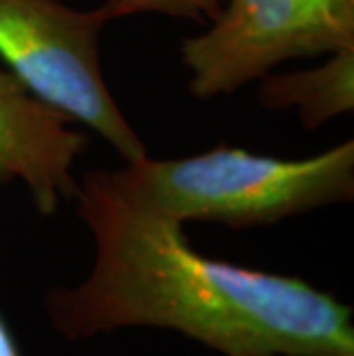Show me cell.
Segmentation results:
<instances>
[{
	"instance_id": "obj_8",
	"label": "cell",
	"mask_w": 354,
	"mask_h": 356,
	"mask_svg": "<svg viewBox=\"0 0 354 356\" xmlns=\"http://www.w3.org/2000/svg\"><path fill=\"white\" fill-rule=\"evenodd\" d=\"M0 356H21L17 338H14L12 329L7 327L3 313H0Z\"/></svg>"
},
{
	"instance_id": "obj_1",
	"label": "cell",
	"mask_w": 354,
	"mask_h": 356,
	"mask_svg": "<svg viewBox=\"0 0 354 356\" xmlns=\"http://www.w3.org/2000/svg\"><path fill=\"white\" fill-rule=\"evenodd\" d=\"M74 200L95 239L92 271L44 299L67 340L156 327L225 356H354L350 306L304 278L198 253L182 223L127 193L113 170L86 172Z\"/></svg>"
},
{
	"instance_id": "obj_6",
	"label": "cell",
	"mask_w": 354,
	"mask_h": 356,
	"mask_svg": "<svg viewBox=\"0 0 354 356\" xmlns=\"http://www.w3.org/2000/svg\"><path fill=\"white\" fill-rule=\"evenodd\" d=\"M258 102L267 111L297 108L304 129L313 131L327 120L354 108V49L331 53L325 65L295 74L260 76Z\"/></svg>"
},
{
	"instance_id": "obj_5",
	"label": "cell",
	"mask_w": 354,
	"mask_h": 356,
	"mask_svg": "<svg viewBox=\"0 0 354 356\" xmlns=\"http://www.w3.org/2000/svg\"><path fill=\"white\" fill-rule=\"evenodd\" d=\"M86 147V134L65 113L30 95L0 67V186L24 181L35 209L54 216L60 202L77 198L72 168Z\"/></svg>"
},
{
	"instance_id": "obj_4",
	"label": "cell",
	"mask_w": 354,
	"mask_h": 356,
	"mask_svg": "<svg viewBox=\"0 0 354 356\" xmlns=\"http://www.w3.org/2000/svg\"><path fill=\"white\" fill-rule=\"evenodd\" d=\"M354 49V0H223L205 33L179 47L198 99L232 95L292 58Z\"/></svg>"
},
{
	"instance_id": "obj_3",
	"label": "cell",
	"mask_w": 354,
	"mask_h": 356,
	"mask_svg": "<svg viewBox=\"0 0 354 356\" xmlns=\"http://www.w3.org/2000/svg\"><path fill=\"white\" fill-rule=\"evenodd\" d=\"M104 3L74 10L60 0H0V58L30 95L102 136L124 163L147 154L120 111L99 65Z\"/></svg>"
},
{
	"instance_id": "obj_2",
	"label": "cell",
	"mask_w": 354,
	"mask_h": 356,
	"mask_svg": "<svg viewBox=\"0 0 354 356\" xmlns=\"http://www.w3.org/2000/svg\"><path fill=\"white\" fill-rule=\"evenodd\" d=\"M120 186L177 223L232 230L274 225L354 198V143L308 159H276L218 145L182 159L143 154L113 170Z\"/></svg>"
},
{
	"instance_id": "obj_7",
	"label": "cell",
	"mask_w": 354,
	"mask_h": 356,
	"mask_svg": "<svg viewBox=\"0 0 354 356\" xmlns=\"http://www.w3.org/2000/svg\"><path fill=\"white\" fill-rule=\"evenodd\" d=\"M113 17H131V14H163L172 19L189 21H212L223 0H106Z\"/></svg>"
}]
</instances>
